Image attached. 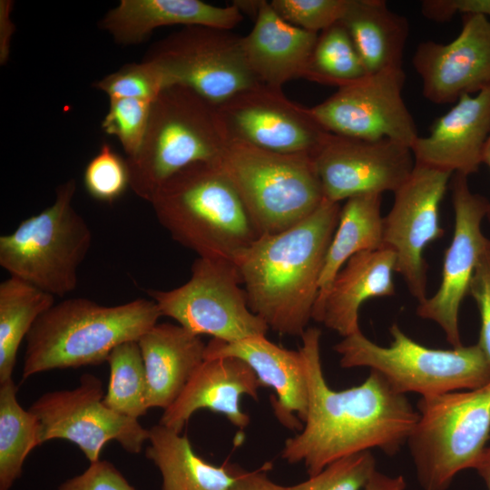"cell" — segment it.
Segmentation results:
<instances>
[{
	"mask_svg": "<svg viewBox=\"0 0 490 490\" xmlns=\"http://www.w3.org/2000/svg\"><path fill=\"white\" fill-rule=\"evenodd\" d=\"M320 337L318 328L301 336L308 412L300 432L286 440L281 458L303 463L310 476L335 460L373 448L395 456L417 421L416 409L374 370L358 386L330 388L321 366Z\"/></svg>",
	"mask_w": 490,
	"mask_h": 490,
	"instance_id": "1",
	"label": "cell"
},
{
	"mask_svg": "<svg viewBox=\"0 0 490 490\" xmlns=\"http://www.w3.org/2000/svg\"><path fill=\"white\" fill-rule=\"evenodd\" d=\"M340 208L324 199L298 224L260 235L235 257L249 307L269 328L301 337L309 328Z\"/></svg>",
	"mask_w": 490,
	"mask_h": 490,
	"instance_id": "2",
	"label": "cell"
},
{
	"mask_svg": "<svg viewBox=\"0 0 490 490\" xmlns=\"http://www.w3.org/2000/svg\"><path fill=\"white\" fill-rule=\"evenodd\" d=\"M150 203L171 237L201 258L233 262L260 236L218 164L197 162L183 168L159 188Z\"/></svg>",
	"mask_w": 490,
	"mask_h": 490,
	"instance_id": "3",
	"label": "cell"
},
{
	"mask_svg": "<svg viewBox=\"0 0 490 490\" xmlns=\"http://www.w3.org/2000/svg\"><path fill=\"white\" fill-rule=\"evenodd\" d=\"M162 317L154 300L102 306L84 298L53 305L27 334L23 380L40 372L106 361L120 344L138 341Z\"/></svg>",
	"mask_w": 490,
	"mask_h": 490,
	"instance_id": "4",
	"label": "cell"
},
{
	"mask_svg": "<svg viewBox=\"0 0 490 490\" xmlns=\"http://www.w3.org/2000/svg\"><path fill=\"white\" fill-rule=\"evenodd\" d=\"M228 143L216 105L185 86H166L152 103L139 151L126 158L130 188L151 202L183 168L197 162L219 165Z\"/></svg>",
	"mask_w": 490,
	"mask_h": 490,
	"instance_id": "5",
	"label": "cell"
},
{
	"mask_svg": "<svg viewBox=\"0 0 490 490\" xmlns=\"http://www.w3.org/2000/svg\"><path fill=\"white\" fill-rule=\"evenodd\" d=\"M387 347L362 331L343 338L333 348L343 368H368L397 392L421 397L473 390L490 382V365L477 344L451 349L430 348L409 338L397 324L389 328Z\"/></svg>",
	"mask_w": 490,
	"mask_h": 490,
	"instance_id": "6",
	"label": "cell"
},
{
	"mask_svg": "<svg viewBox=\"0 0 490 490\" xmlns=\"http://www.w3.org/2000/svg\"><path fill=\"white\" fill-rule=\"evenodd\" d=\"M75 191L74 179L60 184L51 206L0 237L1 267L54 297L75 289L92 245V230L73 206Z\"/></svg>",
	"mask_w": 490,
	"mask_h": 490,
	"instance_id": "7",
	"label": "cell"
},
{
	"mask_svg": "<svg viewBox=\"0 0 490 490\" xmlns=\"http://www.w3.org/2000/svg\"><path fill=\"white\" fill-rule=\"evenodd\" d=\"M407 445L423 490H446L474 468L490 435V382L477 389L421 397Z\"/></svg>",
	"mask_w": 490,
	"mask_h": 490,
	"instance_id": "8",
	"label": "cell"
},
{
	"mask_svg": "<svg viewBox=\"0 0 490 490\" xmlns=\"http://www.w3.org/2000/svg\"><path fill=\"white\" fill-rule=\"evenodd\" d=\"M219 165L260 235L289 229L313 213L324 201L309 155L279 153L229 141Z\"/></svg>",
	"mask_w": 490,
	"mask_h": 490,
	"instance_id": "9",
	"label": "cell"
},
{
	"mask_svg": "<svg viewBox=\"0 0 490 490\" xmlns=\"http://www.w3.org/2000/svg\"><path fill=\"white\" fill-rule=\"evenodd\" d=\"M242 286L232 261L199 257L186 283L170 290L147 292L162 316L173 318L192 334L235 342L266 336L270 329L250 310Z\"/></svg>",
	"mask_w": 490,
	"mask_h": 490,
	"instance_id": "10",
	"label": "cell"
},
{
	"mask_svg": "<svg viewBox=\"0 0 490 490\" xmlns=\"http://www.w3.org/2000/svg\"><path fill=\"white\" fill-rule=\"evenodd\" d=\"M143 60L154 65L166 86H185L216 106L260 84L247 64L241 37L231 30L183 26L155 43Z\"/></svg>",
	"mask_w": 490,
	"mask_h": 490,
	"instance_id": "11",
	"label": "cell"
},
{
	"mask_svg": "<svg viewBox=\"0 0 490 490\" xmlns=\"http://www.w3.org/2000/svg\"><path fill=\"white\" fill-rule=\"evenodd\" d=\"M102 380L86 373L73 389L43 394L29 407L40 427L41 444L65 439L83 452L90 463L100 460L103 447L116 441L127 452L138 454L149 439V429L138 419L107 407Z\"/></svg>",
	"mask_w": 490,
	"mask_h": 490,
	"instance_id": "12",
	"label": "cell"
},
{
	"mask_svg": "<svg viewBox=\"0 0 490 490\" xmlns=\"http://www.w3.org/2000/svg\"><path fill=\"white\" fill-rule=\"evenodd\" d=\"M405 81L402 67L369 74L309 109L328 132L363 140L389 139L411 147L419 134L403 99Z\"/></svg>",
	"mask_w": 490,
	"mask_h": 490,
	"instance_id": "13",
	"label": "cell"
},
{
	"mask_svg": "<svg viewBox=\"0 0 490 490\" xmlns=\"http://www.w3.org/2000/svg\"><path fill=\"white\" fill-rule=\"evenodd\" d=\"M452 172L416 164L394 192V202L383 217V248L396 256L399 273L418 303L426 298V247L443 237L439 208Z\"/></svg>",
	"mask_w": 490,
	"mask_h": 490,
	"instance_id": "14",
	"label": "cell"
},
{
	"mask_svg": "<svg viewBox=\"0 0 490 490\" xmlns=\"http://www.w3.org/2000/svg\"><path fill=\"white\" fill-rule=\"evenodd\" d=\"M324 199L331 202L366 193H393L412 173L408 145L389 139L363 140L328 132L311 156Z\"/></svg>",
	"mask_w": 490,
	"mask_h": 490,
	"instance_id": "15",
	"label": "cell"
},
{
	"mask_svg": "<svg viewBox=\"0 0 490 490\" xmlns=\"http://www.w3.org/2000/svg\"><path fill=\"white\" fill-rule=\"evenodd\" d=\"M229 141L270 152L312 156L328 132L309 109L288 99L282 89L258 84L217 106Z\"/></svg>",
	"mask_w": 490,
	"mask_h": 490,
	"instance_id": "16",
	"label": "cell"
},
{
	"mask_svg": "<svg viewBox=\"0 0 490 490\" xmlns=\"http://www.w3.org/2000/svg\"><path fill=\"white\" fill-rule=\"evenodd\" d=\"M455 225L452 240L445 251L440 285L434 295L418 303L416 314L436 322L453 347L462 346L459 332V309L468 294L475 267L489 248L482 231L487 217L489 201L474 193L467 177L455 174L452 181Z\"/></svg>",
	"mask_w": 490,
	"mask_h": 490,
	"instance_id": "17",
	"label": "cell"
},
{
	"mask_svg": "<svg viewBox=\"0 0 490 490\" xmlns=\"http://www.w3.org/2000/svg\"><path fill=\"white\" fill-rule=\"evenodd\" d=\"M461 17V31L454 40L422 42L412 58L423 95L436 104L455 103L463 95L490 87V18Z\"/></svg>",
	"mask_w": 490,
	"mask_h": 490,
	"instance_id": "18",
	"label": "cell"
},
{
	"mask_svg": "<svg viewBox=\"0 0 490 490\" xmlns=\"http://www.w3.org/2000/svg\"><path fill=\"white\" fill-rule=\"evenodd\" d=\"M490 137V87L463 95L411 145L416 164L466 177L478 172Z\"/></svg>",
	"mask_w": 490,
	"mask_h": 490,
	"instance_id": "19",
	"label": "cell"
},
{
	"mask_svg": "<svg viewBox=\"0 0 490 490\" xmlns=\"http://www.w3.org/2000/svg\"><path fill=\"white\" fill-rule=\"evenodd\" d=\"M233 357L247 363L262 387H271L273 414L290 430H301L308 412V385L302 355L256 336L235 342L212 338L205 348V359Z\"/></svg>",
	"mask_w": 490,
	"mask_h": 490,
	"instance_id": "20",
	"label": "cell"
},
{
	"mask_svg": "<svg viewBox=\"0 0 490 490\" xmlns=\"http://www.w3.org/2000/svg\"><path fill=\"white\" fill-rule=\"evenodd\" d=\"M261 387L251 368L240 358L204 359L175 401L163 410L159 424L181 433L197 410L209 409L244 429L250 419L240 408V398L258 399Z\"/></svg>",
	"mask_w": 490,
	"mask_h": 490,
	"instance_id": "21",
	"label": "cell"
},
{
	"mask_svg": "<svg viewBox=\"0 0 490 490\" xmlns=\"http://www.w3.org/2000/svg\"><path fill=\"white\" fill-rule=\"evenodd\" d=\"M395 253L387 248L353 255L317 300L312 318L343 338L360 331V306L372 298L395 295Z\"/></svg>",
	"mask_w": 490,
	"mask_h": 490,
	"instance_id": "22",
	"label": "cell"
},
{
	"mask_svg": "<svg viewBox=\"0 0 490 490\" xmlns=\"http://www.w3.org/2000/svg\"><path fill=\"white\" fill-rule=\"evenodd\" d=\"M318 35L288 23L270 2L260 1L253 28L241 37V46L258 81L282 89L290 80L306 78Z\"/></svg>",
	"mask_w": 490,
	"mask_h": 490,
	"instance_id": "23",
	"label": "cell"
},
{
	"mask_svg": "<svg viewBox=\"0 0 490 490\" xmlns=\"http://www.w3.org/2000/svg\"><path fill=\"white\" fill-rule=\"evenodd\" d=\"M243 20L233 3L224 7L200 0H121L98 26L121 45L143 43L152 32L168 25H203L231 30Z\"/></svg>",
	"mask_w": 490,
	"mask_h": 490,
	"instance_id": "24",
	"label": "cell"
},
{
	"mask_svg": "<svg viewBox=\"0 0 490 490\" xmlns=\"http://www.w3.org/2000/svg\"><path fill=\"white\" fill-rule=\"evenodd\" d=\"M146 370L148 407H170L204 361L206 345L181 326L157 323L138 340Z\"/></svg>",
	"mask_w": 490,
	"mask_h": 490,
	"instance_id": "25",
	"label": "cell"
},
{
	"mask_svg": "<svg viewBox=\"0 0 490 490\" xmlns=\"http://www.w3.org/2000/svg\"><path fill=\"white\" fill-rule=\"evenodd\" d=\"M148 459L159 469L162 490H228L242 473L232 464L215 466L198 456L186 435L160 424L149 429Z\"/></svg>",
	"mask_w": 490,
	"mask_h": 490,
	"instance_id": "26",
	"label": "cell"
},
{
	"mask_svg": "<svg viewBox=\"0 0 490 490\" xmlns=\"http://www.w3.org/2000/svg\"><path fill=\"white\" fill-rule=\"evenodd\" d=\"M340 22L347 28L368 74L401 68L409 24L384 0H348Z\"/></svg>",
	"mask_w": 490,
	"mask_h": 490,
	"instance_id": "27",
	"label": "cell"
},
{
	"mask_svg": "<svg viewBox=\"0 0 490 490\" xmlns=\"http://www.w3.org/2000/svg\"><path fill=\"white\" fill-rule=\"evenodd\" d=\"M382 194L366 193L346 200L328 246L319 279L318 299L333 279L355 254L383 248ZM317 302V301H316Z\"/></svg>",
	"mask_w": 490,
	"mask_h": 490,
	"instance_id": "28",
	"label": "cell"
},
{
	"mask_svg": "<svg viewBox=\"0 0 490 490\" xmlns=\"http://www.w3.org/2000/svg\"><path fill=\"white\" fill-rule=\"evenodd\" d=\"M53 305L54 296L20 279L0 283V382L12 378L21 342Z\"/></svg>",
	"mask_w": 490,
	"mask_h": 490,
	"instance_id": "29",
	"label": "cell"
},
{
	"mask_svg": "<svg viewBox=\"0 0 490 490\" xmlns=\"http://www.w3.org/2000/svg\"><path fill=\"white\" fill-rule=\"evenodd\" d=\"M13 378L0 382V490H9L20 477L24 463L40 440L36 416L16 398Z\"/></svg>",
	"mask_w": 490,
	"mask_h": 490,
	"instance_id": "30",
	"label": "cell"
},
{
	"mask_svg": "<svg viewBox=\"0 0 490 490\" xmlns=\"http://www.w3.org/2000/svg\"><path fill=\"white\" fill-rule=\"evenodd\" d=\"M106 362L110 377L103 404L110 409L138 419L148 407V383L138 341H128L115 347Z\"/></svg>",
	"mask_w": 490,
	"mask_h": 490,
	"instance_id": "31",
	"label": "cell"
},
{
	"mask_svg": "<svg viewBox=\"0 0 490 490\" xmlns=\"http://www.w3.org/2000/svg\"><path fill=\"white\" fill-rule=\"evenodd\" d=\"M368 74L349 33L340 21L318 33L305 79L340 88Z\"/></svg>",
	"mask_w": 490,
	"mask_h": 490,
	"instance_id": "32",
	"label": "cell"
},
{
	"mask_svg": "<svg viewBox=\"0 0 490 490\" xmlns=\"http://www.w3.org/2000/svg\"><path fill=\"white\" fill-rule=\"evenodd\" d=\"M377 471L370 450L341 457L309 479L287 486V490H364Z\"/></svg>",
	"mask_w": 490,
	"mask_h": 490,
	"instance_id": "33",
	"label": "cell"
},
{
	"mask_svg": "<svg viewBox=\"0 0 490 490\" xmlns=\"http://www.w3.org/2000/svg\"><path fill=\"white\" fill-rule=\"evenodd\" d=\"M83 184L96 201L113 203L130 188V170L126 159L107 142L89 161L83 172Z\"/></svg>",
	"mask_w": 490,
	"mask_h": 490,
	"instance_id": "34",
	"label": "cell"
},
{
	"mask_svg": "<svg viewBox=\"0 0 490 490\" xmlns=\"http://www.w3.org/2000/svg\"><path fill=\"white\" fill-rule=\"evenodd\" d=\"M152 102L128 98L110 100L101 127L106 134L119 141L126 158L134 156L142 143Z\"/></svg>",
	"mask_w": 490,
	"mask_h": 490,
	"instance_id": "35",
	"label": "cell"
},
{
	"mask_svg": "<svg viewBox=\"0 0 490 490\" xmlns=\"http://www.w3.org/2000/svg\"><path fill=\"white\" fill-rule=\"evenodd\" d=\"M93 86L106 93L109 100L128 98L154 101L166 84L154 65L142 59L140 63L123 64L95 82Z\"/></svg>",
	"mask_w": 490,
	"mask_h": 490,
	"instance_id": "36",
	"label": "cell"
},
{
	"mask_svg": "<svg viewBox=\"0 0 490 490\" xmlns=\"http://www.w3.org/2000/svg\"><path fill=\"white\" fill-rule=\"evenodd\" d=\"M348 0H272L274 11L288 23L320 33L339 22Z\"/></svg>",
	"mask_w": 490,
	"mask_h": 490,
	"instance_id": "37",
	"label": "cell"
},
{
	"mask_svg": "<svg viewBox=\"0 0 490 490\" xmlns=\"http://www.w3.org/2000/svg\"><path fill=\"white\" fill-rule=\"evenodd\" d=\"M56 490H137L113 464L107 460L90 463L82 474L65 480Z\"/></svg>",
	"mask_w": 490,
	"mask_h": 490,
	"instance_id": "38",
	"label": "cell"
},
{
	"mask_svg": "<svg viewBox=\"0 0 490 490\" xmlns=\"http://www.w3.org/2000/svg\"><path fill=\"white\" fill-rule=\"evenodd\" d=\"M468 294L475 299L481 318L477 345L490 365V246L475 267Z\"/></svg>",
	"mask_w": 490,
	"mask_h": 490,
	"instance_id": "39",
	"label": "cell"
},
{
	"mask_svg": "<svg viewBox=\"0 0 490 490\" xmlns=\"http://www.w3.org/2000/svg\"><path fill=\"white\" fill-rule=\"evenodd\" d=\"M421 14L426 19L444 23L456 15H479L490 18V0H424Z\"/></svg>",
	"mask_w": 490,
	"mask_h": 490,
	"instance_id": "40",
	"label": "cell"
},
{
	"mask_svg": "<svg viewBox=\"0 0 490 490\" xmlns=\"http://www.w3.org/2000/svg\"><path fill=\"white\" fill-rule=\"evenodd\" d=\"M267 467L256 471H242L228 490H287L267 475Z\"/></svg>",
	"mask_w": 490,
	"mask_h": 490,
	"instance_id": "41",
	"label": "cell"
},
{
	"mask_svg": "<svg viewBox=\"0 0 490 490\" xmlns=\"http://www.w3.org/2000/svg\"><path fill=\"white\" fill-rule=\"evenodd\" d=\"M13 2L2 0L0 2V62L5 64L7 62L11 38L15 24L11 19Z\"/></svg>",
	"mask_w": 490,
	"mask_h": 490,
	"instance_id": "42",
	"label": "cell"
},
{
	"mask_svg": "<svg viewBox=\"0 0 490 490\" xmlns=\"http://www.w3.org/2000/svg\"><path fill=\"white\" fill-rule=\"evenodd\" d=\"M406 487L407 483L402 475L390 476L377 470L364 490H405Z\"/></svg>",
	"mask_w": 490,
	"mask_h": 490,
	"instance_id": "43",
	"label": "cell"
},
{
	"mask_svg": "<svg viewBox=\"0 0 490 490\" xmlns=\"http://www.w3.org/2000/svg\"><path fill=\"white\" fill-rule=\"evenodd\" d=\"M474 469L477 471L485 481L487 489L490 490V446L485 449Z\"/></svg>",
	"mask_w": 490,
	"mask_h": 490,
	"instance_id": "44",
	"label": "cell"
},
{
	"mask_svg": "<svg viewBox=\"0 0 490 490\" xmlns=\"http://www.w3.org/2000/svg\"><path fill=\"white\" fill-rule=\"evenodd\" d=\"M483 163L488 166L490 169V137L488 138L484 152H483V158H482ZM487 218L490 221V201H489V211L487 214Z\"/></svg>",
	"mask_w": 490,
	"mask_h": 490,
	"instance_id": "45",
	"label": "cell"
}]
</instances>
